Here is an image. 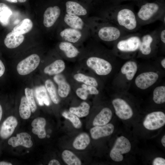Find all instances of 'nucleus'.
Instances as JSON below:
<instances>
[{"label": "nucleus", "instance_id": "nucleus-1", "mask_svg": "<svg viewBox=\"0 0 165 165\" xmlns=\"http://www.w3.org/2000/svg\"><path fill=\"white\" fill-rule=\"evenodd\" d=\"M112 20L115 24L123 30L130 32L136 31L139 24L136 15L131 10L123 8L112 13Z\"/></svg>", "mask_w": 165, "mask_h": 165}, {"label": "nucleus", "instance_id": "nucleus-2", "mask_svg": "<svg viewBox=\"0 0 165 165\" xmlns=\"http://www.w3.org/2000/svg\"><path fill=\"white\" fill-rule=\"evenodd\" d=\"M142 34L136 33L122 37L116 42V47L121 53H132L139 50Z\"/></svg>", "mask_w": 165, "mask_h": 165}, {"label": "nucleus", "instance_id": "nucleus-3", "mask_svg": "<svg viewBox=\"0 0 165 165\" xmlns=\"http://www.w3.org/2000/svg\"><path fill=\"white\" fill-rule=\"evenodd\" d=\"M123 30L116 24L106 23L98 27L96 34L98 38L103 41L116 42L123 36Z\"/></svg>", "mask_w": 165, "mask_h": 165}, {"label": "nucleus", "instance_id": "nucleus-4", "mask_svg": "<svg viewBox=\"0 0 165 165\" xmlns=\"http://www.w3.org/2000/svg\"><path fill=\"white\" fill-rule=\"evenodd\" d=\"M163 14L159 6L156 3L152 2L141 6L136 15L139 24H144L159 18Z\"/></svg>", "mask_w": 165, "mask_h": 165}, {"label": "nucleus", "instance_id": "nucleus-5", "mask_svg": "<svg viewBox=\"0 0 165 165\" xmlns=\"http://www.w3.org/2000/svg\"><path fill=\"white\" fill-rule=\"evenodd\" d=\"M131 145L129 140L123 136L118 137L110 153L111 159L116 162H120L123 159V154L129 152Z\"/></svg>", "mask_w": 165, "mask_h": 165}, {"label": "nucleus", "instance_id": "nucleus-6", "mask_svg": "<svg viewBox=\"0 0 165 165\" xmlns=\"http://www.w3.org/2000/svg\"><path fill=\"white\" fill-rule=\"evenodd\" d=\"M86 63L89 68L99 75H108L112 69V65L110 62L99 57L91 56L89 57L87 59Z\"/></svg>", "mask_w": 165, "mask_h": 165}, {"label": "nucleus", "instance_id": "nucleus-7", "mask_svg": "<svg viewBox=\"0 0 165 165\" xmlns=\"http://www.w3.org/2000/svg\"><path fill=\"white\" fill-rule=\"evenodd\" d=\"M40 61V58L38 55L31 54L18 64L16 66L17 71L21 75H28L37 68Z\"/></svg>", "mask_w": 165, "mask_h": 165}, {"label": "nucleus", "instance_id": "nucleus-8", "mask_svg": "<svg viewBox=\"0 0 165 165\" xmlns=\"http://www.w3.org/2000/svg\"><path fill=\"white\" fill-rule=\"evenodd\" d=\"M165 124V114L162 112L159 111L148 114L143 122L144 127L149 130L159 129L163 127Z\"/></svg>", "mask_w": 165, "mask_h": 165}, {"label": "nucleus", "instance_id": "nucleus-9", "mask_svg": "<svg viewBox=\"0 0 165 165\" xmlns=\"http://www.w3.org/2000/svg\"><path fill=\"white\" fill-rule=\"evenodd\" d=\"M159 78L158 73L149 71L142 72L138 75L135 80L136 86L141 90H145L150 87L157 81Z\"/></svg>", "mask_w": 165, "mask_h": 165}, {"label": "nucleus", "instance_id": "nucleus-10", "mask_svg": "<svg viewBox=\"0 0 165 165\" xmlns=\"http://www.w3.org/2000/svg\"><path fill=\"white\" fill-rule=\"evenodd\" d=\"M112 103L116 114L119 118L127 120L132 117L133 114V110L124 100L116 98L112 100Z\"/></svg>", "mask_w": 165, "mask_h": 165}, {"label": "nucleus", "instance_id": "nucleus-11", "mask_svg": "<svg viewBox=\"0 0 165 165\" xmlns=\"http://www.w3.org/2000/svg\"><path fill=\"white\" fill-rule=\"evenodd\" d=\"M159 37L157 33L142 34V42L139 51L143 55L148 56L152 53L153 47L158 43Z\"/></svg>", "mask_w": 165, "mask_h": 165}, {"label": "nucleus", "instance_id": "nucleus-12", "mask_svg": "<svg viewBox=\"0 0 165 165\" xmlns=\"http://www.w3.org/2000/svg\"><path fill=\"white\" fill-rule=\"evenodd\" d=\"M18 121L15 117L10 116L3 122L0 128V137L3 139L9 138L17 125Z\"/></svg>", "mask_w": 165, "mask_h": 165}, {"label": "nucleus", "instance_id": "nucleus-13", "mask_svg": "<svg viewBox=\"0 0 165 165\" xmlns=\"http://www.w3.org/2000/svg\"><path fill=\"white\" fill-rule=\"evenodd\" d=\"M61 14V10L58 6L48 7L43 14V23L44 26L47 28L52 26L60 17Z\"/></svg>", "mask_w": 165, "mask_h": 165}, {"label": "nucleus", "instance_id": "nucleus-14", "mask_svg": "<svg viewBox=\"0 0 165 165\" xmlns=\"http://www.w3.org/2000/svg\"><path fill=\"white\" fill-rule=\"evenodd\" d=\"M8 144L13 147L20 145L27 148L31 147L33 142L30 135L26 132H21L16 134V136L13 137L8 141Z\"/></svg>", "mask_w": 165, "mask_h": 165}, {"label": "nucleus", "instance_id": "nucleus-15", "mask_svg": "<svg viewBox=\"0 0 165 165\" xmlns=\"http://www.w3.org/2000/svg\"><path fill=\"white\" fill-rule=\"evenodd\" d=\"M60 35L64 41L72 43L78 42L83 37L82 31L69 27L63 29L60 32Z\"/></svg>", "mask_w": 165, "mask_h": 165}, {"label": "nucleus", "instance_id": "nucleus-16", "mask_svg": "<svg viewBox=\"0 0 165 165\" xmlns=\"http://www.w3.org/2000/svg\"><path fill=\"white\" fill-rule=\"evenodd\" d=\"M114 127L112 123H109L101 126H96L92 128L90 133L92 138L94 139L108 136L113 132Z\"/></svg>", "mask_w": 165, "mask_h": 165}, {"label": "nucleus", "instance_id": "nucleus-17", "mask_svg": "<svg viewBox=\"0 0 165 165\" xmlns=\"http://www.w3.org/2000/svg\"><path fill=\"white\" fill-rule=\"evenodd\" d=\"M53 80L58 85V94L61 97H66L69 94L71 90L70 85L66 81L63 75L58 74L55 75Z\"/></svg>", "mask_w": 165, "mask_h": 165}, {"label": "nucleus", "instance_id": "nucleus-18", "mask_svg": "<svg viewBox=\"0 0 165 165\" xmlns=\"http://www.w3.org/2000/svg\"><path fill=\"white\" fill-rule=\"evenodd\" d=\"M66 13L79 16H86L87 11L80 4L75 2L68 1L65 3Z\"/></svg>", "mask_w": 165, "mask_h": 165}, {"label": "nucleus", "instance_id": "nucleus-19", "mask_svg": "<svg viewBox=\"0 0 165 165\" xmlns=\"http://www.w3.org/2000/svg\"><path fill=\"white\" fill-rule=\"evenodd\" d=\"M112 112L109 108H103L94 118L93 124L94 126H101L108 123L112 117Z\"/></svg>", "mask_w": 165, "mask_h": 165}, {"label": "nucleus", "instance_id": "nucleus-20", "mask_svg": "<svg viewBox=\"0 0 165 165\" xmlns=\"http://www.w3.org/2000/svg\"><path fill=\"white\" fill-rule=\"evenodd\" d=\"M46 124V121L44 118L39 117L34 119L31 123L32 133L37 135L40 139L45 138L46 134L45 129Z\"/></svg>", "mask_w": 165, "mask_h": 165}, {"label": "nucleus", "instance_id": "nucleus-21", "mask_svg": "<svg viewBox=\"0 0 165 165\" xmlns=\"http://www.w3.org/2000/svg\"><path fill=\"white\" fill-rule=\"evenodd\" d=\"M64 20L69 27L82 31L85 28V23L80 16L66 13Z\"/></svg>", "mask_w": 165, "mask_h": 165}, {"label": "nucleus", "instance_id": "nucleus-22", "mask_svg": "<svg viewBox=\"0 0 165 165\" xmlns=\"http://www.w3.org/2000/svg\"><path fill=\"white\" fill-rule=\"evenodd\" d=\"M24 38L23 35L17 34L12 31L6 35L4 40V43L8 48H15L23 42Z\"/></svg>", "mask_w": 165, "mask_h": 165}, {"label": "nucleus", "instance_id": "nucleus-23", "mask_svg": "<svg viewBox=\"0 0 165 165\" xmlns=\"http://www.w3.org/2000/svg\"><path fill=\"white\" fill-rule=\"evenodd\" d=\"M138 70V65L136 62L129 61L125 63L120 69L121 73L125 75L127 80H132L134 78Z\"/></svg>", "mask_w": 165, "mask_h": 165}, {"label": "nucleus", "instance_id": "nucleus-24", "mask_svg": "<svg viewBox=\"0 0 165 165\" xmlns=\"http://www.w3.org/2000/svg\"><path fill=\"white\" fill-rule=\"evenodd\" d=\"M65 68L64 62L62 60L58 59L47 66L44 69V72L49 75H56L63 71Z\"/></svg>", "mask_w": 165, "mask_h": 165}, {"label": "nucleus", "instance_id": "nucleus-25", "mask_svg": "<svg viewBox=\"0 0 165 165\" xmlns=\"http://www.w3.org/2000/svg\"><path fill=\"white\" fill-rule=\"evenodd\" d=\"M59 47L68 58H75L80 53L79 50L72 43L68 42L63 41L61 42L59 44Z\"/></svg>", "mask_w": 165, "mask_h": 165}, {"label": "nucleus", "instance_id": "nucleus-26", "mask_svg": "<svg viewBox=\"0 0 165 165\" xmlns=\"http://www.w3.org/2000/svg\"><path fill=\"white\" fill-rule=\"evenodd\" d=\"M35 96L38 104L41 106L44 105L48 106L50 101L45 86H40L37 87L35 90Z\"/></svg>", "mask_w": 165, "mask_h": 165}, {"label": "nucleus", "instance_id": "nucleus-27", "mask_svg": "<svg viewBox=\"0 0 165 165\" xmlns=\"http://www.w3.org/2000/svg\"><path fill=\"white\" fill-rule=\"evenodd\" d=\"M90 141V138L88 134L86 133H82L79 135L75 139L73 146L76 149L84 150L87 147Z\"/></svg>", "mask_w": 165, "mask_h": 165}, {"label": "nucleus", "instance_id": "nucleus-28", "mask_svg": "<svg viewBox=\"0 0 165 165\" xmlns=\"http://www.w3.org/2000/svg\"><path fill=\"white\" fill-rule=\"evenodd\" d=\"M33 26L31 20L29 19L25 18L14 27L12 31L17 34L23 35L30 31Z\"/></svg>", "mask_w": 165, "mask_h": 165}, {"label": "nucleus", "instance_id": "nucleus-29", "mask_svg": "<svg viewBox=\"0 0 165 165\" xmlns=\"http://www.w3.org/2000/svg\"><path fill=\"white\" fill-rule=\"evenodd\" d=\"M90 108L89 105L87 103L84 101L82 102L78 107H70L69 110L70 112L78 117L82 118L85 117L89 114Z\"/></svg>", "mask_w": 165, "mask_h": 165}, {"label": "nucleus", "instance_id": "nucleus-30", "mask_svg": "<svg viewBox=\"0 0 165 165\" xmlns=\"http://www.w3.org/2000/svg\"><path fill=\"white\" fill-rule=\"evenodd\" d=\"M12 12L6 4L0 3V23L3 26L7 25L9 22Z\"/></svg>", "mask_w": 165, "mask_h": 165}, {"label": "nucleus", "instance_id": "nucleus-31", "mask_svg": "<svg viewBox=\"0 0 165 165\" xmlns=\"http://www.w3.org/2000/svg\"><path fill=\"white\" fill-rule=\"evenodd\" d=\"M64 161L68 165H80V160L72 151L68 150H64L62 153Z\"/></svg>", "mask_w": 165, "mask_h": 165}, {"label": "nucleus", "instance_id": "nucleus-32", "mask_svg": "<svg viewBox=\"0 0 165 165\" xmlns=\"http://www.w3.org/2000/svg\"><path fill=\"white\" fill-rule=\"evenodd\" d=\"M30 107L25 96H23L20 100L19 112L20 117L26 119L29 118L31 115Z\"/></svg>", "mask_w": 165, "mask_h": 165}, {"label": "nucleus", "instance_id": "nucleus-33", "mask_svg": "<svg viewBox=\"0 0 165 165\" xmlns=\"http://www.w3.org/2000/svg\"><path fill=\"white\" fill-rule=\"evenodd\" d=\"M74 79L77 81L83 83L87 85L97 87L98 83L94 78L86 75L82 73H77L74 75Z\"/></svg>", "mask_w": 165, "mask_h": 165}, {"label": "nucleus", "instance_id": "nucleus-34", "mask_svg": "<svg viewBox=\"0 0 165 165\" xmlns=\"http://www.w3.org/2000/svg\"><path fill=\"white\" fill-rule=\"evenodd\" d=\"M153 100L156 104H160L165 102V86H159L155 88L153 92Z\"/></svg>", "mask_w": 165, "mask_h": 165}, {"label": "nucleus", "instance_id": "nucleus-35", "mask_svg": "<svg viewBox=\"0 0 165 165\" xmlns=\"http://www.w3.org/2000/svg\"><path fill=\"white\" fill-rule=\"evenodd\" d=\"M45 86L52 101L54 104H58L59 102V99L53 83L51 80L47 79L45 82Z\"/></svg>", "mask_w": 165, "mask_h": 165}, {"label": "nucleus", "instance_id": "nucleus-36", "mask_svg": "<svg viewBox=\"0 0 165 165\" xmlns=\"http://www.w3.org/2000/svg\"><path fill=\"white\" fill-rule=\"evenodd\" d=\"M62 115L64 118L69 120L75 128L79 129L82 127V124L79 117L69 111L64 112Z\"/></svg>", "mask_w": 165, "mask_h": 165}, {"label": "nucleus", "instance_id": "nucleus-37", "mask_svg": "<svg viewBox=\"0 0 165 165\" xmlns=\"http://www.w3.org/2000/svg\"><path fill=\"white\" fill-rule=\"evenodd\" d=\"M25 97L30 107L32 112H35L37 109V106L34 97L33 90L27 87L24 90Z\"/></svg>", "mask_w": 165, "mask_h": 165}, {"label": "nucleus", "instance_id": "nucleus-38", "mask_svg": "<svg viewBox=\"0 0 165 165\" xmlns=\"http://www.w3.org/2000/svg\"><path fill=\"white\" fill-rule=\"evenodd\" d=\"M76 93L79 98L83 100H86L89 94L86 90L82 87L78 88Z\"/></svg>", "mask_w": 165, "mask_h": 165}, {"label": "nucleus", "instance_id": "nucleus-39", "mask_svg": "<svg viewBox=\"0 0 165 165\" xmlns=\"http://www.w3.org/2000/svg\"><path fill=\"white\" fill-rule=\"evenodd\" d=\"M82 87L86 89L89 94L97 95L99 93V91L96 87L83 84L82 85Z\"/></svg>", "mask_w": 165, "mask_h": 165}, {"label": "nucleus", "instance_id": "nucleus-40", "mask_svg": "<svg viewBox=\"0 0 165 165\" xmlns=\"http://www.w3.org/2000/svg\"><path fill=\"white\" fill-rule=\"evenodd\" d=\"M152 164L153 165H165V160L161 157H157L154 159Z\"/></svg>", "mask_w": 165, "mask_h": 165}, {"label": "nucleus", "instance_id": "nucleus-41", "mask_svg": "<svg viewBox=\"0 0 165 165\" xmlns=\"http://www.w3.org/2000/svg\"><path fill=\"white\" fill-rule=\"evenodd\" d=\"M159 39L163 44L165 43V30L163 28L161 31L159 35Z\"/></svg>", "mask_w": 165, "mask_h": 165}, {"label": "nucleus", "instance_id": "nucleus-42", "mask_svg": "<svg viewBox=\"0 0 165 165\" xmlns=\"http://www.w3.org/2000/svg\"><path fill=\"white\" fill-rule=\"evenodd\" d=\"M5 71V67L2 61L0 60V77L4 74Z\"/></svg>", "mask_w": 165, "mask_h": 165}, {"label": "nucleus", "instance_id": "nucleus-43", "mask_svg": "<svg viewBox=\"0 0 165 165\" xmlns=\"http://www.w3.org/2000/svg\"><path fill=\"white\" fill-rule=\"evenodd\" d=\"M59 162L57 160L53 159L51 160L48 163V165H60Z\"/></svg>", "mask_w": 165, "mask_h": 165}, {"label": "nucleus", "instance_id": "nucleus-44", "mask_svg": "<svg viewBox=\"0 0 165 165\" xmlns=\"http://www.w3.org/2000/svg\"><path fill=\"white\" fill-rule=\"evenodd\" d=\"M12 164L9 162L5 161L0 162V165H12Z\"/></svg>", "mask_w": 165, "mask_h": 165}, {"label": "nucleus", "instance_id": "nucleus-45", "mask_svg": "<svg viewBox=\"0 0 165 165\" xmlns=\"http://www.w3.org/2000/svg\"><path fill=\"white\" fill-rule=\"evenodd\" d=\"M161 64L162 66L164 68H165V58H163L161 61Z\"/></svg>", "mask_w": 165, "mask_h": 165}, {"label": "nucleus", "instance_id": "nucleus-46", "mask_svg": "<svg viewBox=\"0 0 165 165\" xmlns=\"http://www.w3.org/2000/svg\"><path fill=\"white\" fill-rule=\"evenodd\" d=\"M161 142L164 147H165V135L162 137L161 140Z\"/></svg>", "mask_w": 165, "mask_h": 165}, {"label": "nucleus", "instance_id": "nucleus-47", "mask_svg": "<svg viewBox=\"0 0 165 165\" xmlns=\"http://www.w3.org/2000/svg\"><path fill=\"white\" fill-rule=\"evenodd\" d=\"M2 109L1 105L0 104V121L2 119Z\"/></svg>", "mask_w": 165, "mask_h": 165}, {"label": "nucleus", "instance_id": "nucleus-48", "mask_svg": "<svg viewBox=\"0 0 165 165\" xmlns=\"http://www.w3.org/2000/svg\"><path fill=\"white\" fill-rule=\"evenodd\" d=\"M8 2L12 3H16L17 2V0H5Z\"/></svg>", "mask_w": 165, "mask_h": 165}, {"label": "nucleus", "instance_id": "nucleus-49", "mask_svg": "<svg viewBox=\"0 0 165 165\" xmlns=\"http://www.w3.org/2000/svg\"><path fill=\"white\" fill-rule=\"evenodd\" d=\"M17 1L20 2H25L27 0H17Z\"/></svg>", "mask_w": 165, "mask_h": 165}]
</instances>
